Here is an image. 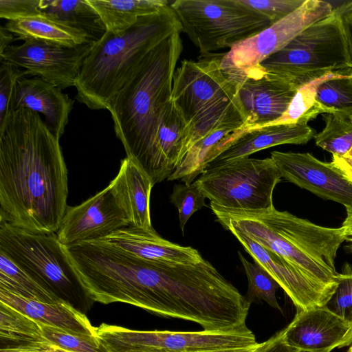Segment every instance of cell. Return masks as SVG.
Here are the masks:
<instances>
[{
	"label": "cell",
	"mask_w": 352,
	"mask_h": 352,
	"mask_svg": "<svg viewBox=\"0 0 352 352\" xmlns=\"http://www.w3.org/2000/svg\"><path fill=\"white\" fill-rule=\"evenodd\" d=\"M346 217L342 223L347 240L352 242V207L346 208Z\"/></svg>",
	"instance_id": "cell-44"
},
{
	"label": "cell",
	"mask_w": 352,
	"mask_h": 352,
	"mask_svg": "<svg viewBox=\"0 0 352 352\" xmlns=\"http://www.w3.org/2000/svg\"><path fill=\"white\" fill-rule=\"evenodd\" d=\"M245 250L263 267L290 298L297 310L324 307L335 288L317 281L280 256L263 247L244 233L228 228Z\"/></svg>",
	"instance_id": "cell-15"
},
{
	"label": "cell",
	"mask_w": 352,
	"mask_h": 352,
	"mask_svg": "<svg viewBox=\"0 0 352 352\" xmlns=\"http://www.w3.org/2000/svg\"><path fill=\"white\" fill-rule=\"evenodd\" d=\"M281 175L271 157H242L206 169L197 179L210 204L263 211L274 208L273 192Z\"/></svg>",
	"instance_id": "cell-8"
},
{
	"label": "cell",
	"mask_w": 352,
	"mask_h": 352,
	"mask_svg": "<svg viewBox=\"0 0 352 352\" xmlns=\"http://www.w3.org/2000/svg\"><path fill=\"white\" fill-rule=\"evenodd\" d=\"M347 352H352V344L351 345V346L349 347V349H348V351Z\"/></svg>",
	"instance_id": "cell-46"
},
{
	"label": "cell",
	"mask_w": 352,
	"mask_h": 352,
	"mask_svg": "<svg viewBox=\"0 0 352 352\" xmlns=\"http://www.w3.org/2000/svg\"><path fill=\"white\" fill-rule=\"evenodd\" d=\"M96 337L104 352H190L247 347L258 342L247 327L226 331L133 330L101 324Z\"/></svg>",
	"instance_id": "cell-10"
},
{
	"label": "cell",
	"mask_w": 352,
	"mask_h": 352,
	"mask_svg": "<svg viewBox=\"0 0 352 352\" xmlns=\"http://www.w3.org/2000/svg\"><path fill=\"white\" fill-rule=\"evenodd\" d=\"M130 225L153 230L150 214V197L155 185L151 177L134 161L126 157L110 182Z\"/></svg>",
	"instance_id": "cell-21"
},
{
	"label": "cell",
	"mask_w": 352,
	"mask_h": 352,
	"mask_svg": "<svg viewBox=\"0 0 352 352\" xmlns=\"http://www.w3.org/2000/svg\"><path fill=\"white\" fill-rule=\"evenodd\" d=\"M4 27L23 41L34 39L67 47L91 41L85 32L43 15L8 21Z\"/></svg>",
	"instance_id": "cell-25"
},
{
	"label": "cell",
	"mask_w": 352,
	"mask_h": 352,
	"mask_svg": "<svg viewBox=\"0 0 352 352\" xmlns=\"http://www.w3.org/2000/svg\"><path fill=\"white\" fill-rule=\"evenodd\" d=\"M325 125L315 135L316 144L331 153L332 156H342L352 147V119L351 115L341 112L322 114Z\"/></svg>",
	"instance_id": "cell-30"
},
{
	"label": "cell",
	"mask_w": 352,
	"mask_h": 352,
	"mask_svg": "<svg viewBox=\"0 0 352 352\" xmlns=\"http://www.w3.org/2000/svg\"><path fill=\"white\" fill-rule=\"evenodd\" d=\"M230 76L237 82L243 127L247 129L270 125L279 119L299 87L258 66Z\"/></svg>",
	"instance_id": "cell-13"
},
{
	"label": "cell",
	"mask_w": 352,
	"mask_h": 352,
	"mask_svg": "<svg viewBox=\"0 0 352 352\" xmlns=\"http://www.w3.org/2000/svg\"><path fill=\"white\" fill-rule=\"evenodd\" d=\"M265 16L273 25L300 8L305 0H239Z\"/></svg>",
	"instance_id": "cell-37"
},
{
	"label": "cell",
	"mask_w": 352,
	"mask_h": 352,
	"mask_svg": "<svg viewBox=\"0 0 352 352\" xmlns=\"http://www.w3.org/2000/svg\"><path fill=\"white\" fill-rule=\"evenodd\" d=\"M182 25L168 6L159 12L139 18L126 30L107 32L85 58L76 78V98L93 110L107 108L148 54Z\"/></svg>",
	"instance_id": "cell-4"
},
{
	"label": "cell",
	"mask_w": 352,
	"mask_h": 352,
	"mask_svg": "<svg viewBox=\"0 0 352 352\" xmlns=\"http://www.w3.org/2000/svg\"><path fill=\"white\" fill-rule=\"evenodd\" d=\"M252 352H300L289 346L284 338V330L276 332L269 339L258 343Z\"/></svg>",
	"instance_id": "cell-40"
},
{
	"label": "cell",
	"mask_w": 352,
	"mask_h": 352,
	"mask_svg": "<svg viewBox=\"0 0 352 352\" xmlns=\"http://www.w3.org/2000/svg\"><path fill=\"white\" fill-rule=\"evenodd\" d=\"M90 242L153 263H190L204 258L196 249L164 239L155 230H148L131 225Z\"/></svg>",
	"instance_id": "cell-18"
},
{
	"label": "cell",
	"mask_w": 352,
	"mask_h": 352,
	"mask_svg": "<svg viewBox=\"0 0 352 352\" xmlns=\"http://www.w3.org/2000/svg\"><path fill=\"white\" fill-rule=\"evenodd\" d=\"M256 344L247 347L228 348L209 351H199L190 352H252L254 348L256 347Z\"/></svg>",
	"instance_id": "cell-45"
},
{
	"label": "cell",
	"mask_w": 352,
	"mask_h": 352,
	"mask_svg": "<svg viewBox=\"0 0 352 352\" xmlns=\"http://www.w3.org/2000/svg\"><path fill=\"white\" fill-rule=\"evenodd\" d=\"M74 104L67 94L39 77L19 79L11 103L12 111L27 109L41 113L47 128L60 140Z\"/></svg>",
	"instance_id": "cell-19"
},
{
	"label": "cell",
	"mask_w": 352,
	"mask_h": 352,
	"mask_svg": "<svg viewBox=\"0 0 352 352\" xmlns=\"http://www.w3.org/2000/svg\"><path fill=\"white\" fill-rule=\"evenodd\" d=\"M210 206L225 229L235 228L320 283L336 288L339 273L335 259L347 240L342 226L323 227L274 207L248 211Z\"/></svg>",
	"instance_id": "cell-3"
},
{
	"label": "cell",
	"mask_w": 352,
	"mask_h": 352,
	"mask_svg": "<svg viewBox=\"0 0 352 352\" xmlns=\"http://www.w3.org/2000/svg\"><path fill=\"white\" fill-rule=\"evenodd\" d=\"M23 41L6 47L0 53V60L22 67L28 75L38 76L60 89L75 86L82 62L94 43L67 47L34 39Z\"/></svg>",
	"instance_id": "cell-12"
},
{
	"label": "cell",
	"mask_w": 352,
	"mask_h": 352,
	"mask_svg": "<svg viewBox=\"0 0 352 352\" xmlns=\"http://www.w3.org/2000/svg\"><path fill=\"white\" fill-rule=\"evenodd\" d=\"M316 100L331 113L352 115V74H338L318 87Z\"/></svg>",
	"instance_id": "cell-32"
},
{
	"label": "cell",
	"mask_w": 352,
	"mask_h": 352,
	"mask_svg": "<svg viewBox=\"0 0 352 352\" xmlns=\"http://www.w3.org/2000/svg\"><path fill=\"white\" fill-rule=\"evenodd\" d=\"M182 49L180 32L160 43L107 108L126 157L138 164L155 184L157 129L163 109L171 100L173 76Z\"/></svg>",
	"instance_id": "cell-2"
},
{
	"label": "cell",
	"mask_w": 352,
	"mask_h": 352,
	"mask_svg": "<svg viewBox=\"0 0 352 352\" xmlns=\"http://www.w3.org/2000/svg\"><path fill=\"white\" fill-rule=\"evenodd\" d=\"M344 36L349 68L352 72V1L336 8Z\"/></svg>",
	"instance_id": "cell-39"
},
{
	"label": "cell",
	"mask_w": 352,
	"mask_h": 352,
	"mask_svg": "<svg viewBox=\"0 0 352 352\" xmlns=\"http://www.w3.org/2000/svg\"><path fill=\"white\" fill-rule=\"evenodd\" d=\"M59 140L38 113L11 112L0 130V221L32 232H57L68 206Z\"/></svg>",
	"instance_id": "cell-1"
},
{
	"label": "cell",
	"mask_w": 352,
	"mask_h": 352,
	"mask_svg": "<svg viewBox=\"0 0 352 352\" xmlns=\"http://www.w3.org/2000/svg\"><path fill=\"white\" fill-rule=\"evenodd\" d=\"M238 256L248 278V289L245 296L247 301L250 305L265 301L283 313L276 296V290L280 287L278 283L258 262L250 263L239 251Z\"/></svg>",
	"instance_id": "cell-31"
},
{
	"label": "cell",
	"mask_w": 352,
	"mask_h": 352,
	"mask_svg": "<svg viewBox=\"0 0 352 352\" xmlns=\"http://www.w3.org/2000/svg\"><path fill=\"white\" fill-rule=\"evenodd\" d=\"M41 10L44 16L85 32L91 41L106 32L87 0H41Z\"/></svg>",
	"instance_id": "cell-26"
},
{
	"label": "cell",
	"mask_w": 352,
	"mask_h": 352,
	"mask_svg": "<svg viewBox=\"0 0 352 352\" xmlns=\"http://www.w3.org/2000/svg\"><path fill=\"white\" fill-rule=\"evenodd\" d=\"M0 352H70L52 344L10 345L1 347Z\"/></svg>",
	"instance_id": "cell-41"
},
{
	"label": "cell",
	"mask_w": 352,
	"mask_h": 352,
	"mask_svg": "<svg viewBox=\"0 0 352 352\" xmlns=\"http://www.w3.org/2000/svg\"><path fill=\"white\" fill-rule=\"evenodd\" d=\"M283 330L286 342L300 351L331 352L352 344V324L324 306L297 310Z\"/></svg>",
	"instance_id": "cell-17"
},
{
	"label": "cell",
	"mask_w": 352,
	"mask_h": 352,
	"mask_svg": "<svg viewBox=\"0 0 352 352\" xmlns=\"http://www.w3.org/2000/svg\"><path fill=\"white\" fill-rule=\"evenodd\" d=\"M270 157L282 178L322 199L352 207V182L331 162H322L309 153L274 151Z\"/></svg>",
	"instance_id": "cell-16"
},
{
	"label": "cell",
	"mask_w": 352,
	"mask_h": 352,
	"mask_svg": "<svg viewBox=\"0 0 352 352\" xmlns=\"http://www.w3.org/2000/svg\"><path fill=\"white\" fill-rule=\"evenodd\" d=\"M351 250H352V245H351Z\"/></svg>",
	"instance_id": "cell-47"
},
{
	"label": "cell",
	"mask_w": 352,
	"mask_h": 352,
	"mask_svg": "<svg viewBox=\"0 0 352 352\" xmlns=\"http://www.w3.org/2000/svg\"><path fill=\"white\" fill-rule=\"evenodd\" d=\"M0 251L59 297L76 293L85 296L56 233L32 232L0 221Z\"/></svg>",
	"instance_id": "cell-9"
},
{
	"label": "cell",
	"mask_w": 352,
	"mask_h": 352,
	"mask_svg": "<svg viewBox=\"0 0 352 352\" xmlns=\"http://www.w3.org/2000/svg\"><path fill=\"white\" fill-rule=\"evenodd\" d=\"M300 352H303V351H300Z\"/></svg>",
	"instance_id": "cell-48"
},
{
	"label": "cell",
	"mask_w": 352,
	"mask_h": 352,
	"mask_svg": "<svg viewBox=\"0 0 352 352\" xmlns=\"http://www.w3.org/2000/svg\"><path fill=\"white\" fill-rule=\"evenodd\" d=\"M339 274L336 287L324 307L352 324V270L346 265Z\"/></svg>",
	"instance_id": "cell-35"
},
{
	"label": "cell",
	"mask_w": 352,
	"mask_h": 352,
	"mask_svg": "<svg viewBox=\"0 0 352 352\" xmlns=\"http://www.w3.org/2000/svg\"><path fill=\"white\" fill-rule=\"evenodd\" d=\"M0 302L45 324L96 337L94 327L85 314L67 300L46 302L30 299L0 287Z\"/></svg>",
	"instance_id": "cell-22"
},
{
	"label": "cell",
	"mask_w": 352,
	"mask_h": 352,
	"mask_svg": "<svg viewBox=\"0 0 352 352\" xmlns=\"http://www.w3.org/2000/svg\"><path fill=\"white\" fill-rule=\"evenodd\" d=\"M352 119V115L351 116ZM333 165L351 182H352V147L342 156H332Z\"/></svg>",
	"instance_id": "cell-42"
},
{
	"label": "cell",
	"mask_w": 352,
	"mask_h": 352,
	"mask_svg": "<svg viewBox=\"0 0 352 352\" xmlns=\"http://www.w3.org/2000/svg\"><path fill=\"white\" fill-rule=\"evenodd\" d=\"M315 135L314 129L308 124H273L246 129L230 146L207 165L206 170L249 157L270 147L281 144H304Z\"/></svg>",
	"instance_id": "cell-20"
},
{
	"label": "cell",
	"mask_w": 352,
	"mask_h": 352,
	"mask_svg": "<svg viewBox=\"0 0 352 352\" xmlns=\"http://www.w3.org/2000/svg\"><path fill=\"white\" fill-rule=\"evenodd\" d=\"M14 40V34L7 30L5 27H0V53L11 45Z\"/></svg>",
	"instance_id": "cell-43"
},
{
	"label": "cell",
	"mask_w": 352,
	"mask_h": 352,
	"mask_svg": "<svg viewBox=\"0 0 352 352\" xmlns=\"http://www.w3.org/2000/svg\"><path fill=\"white\" fill-rule=\"evenodd\" d=\"M27 75L25 69L0 60V130L12 112L11 103L16 82Z\"/></svg>",
	"instance_id": "cell-36"
},
{
	"label": "cell",
	"mask_w": 352,
	"mask_h": 352,
	"mask_svg": "<svg viewBox=\"0 0 352 352\" xmlns=\"http://www.w3.org/2000/svg\"><path fill=\"white\" fill-rule=\"evenodd\" d=\"M336 74H338L329 73L300 86L284 114L270 125L308 124L310 120L316 118L319 114L331 113L328 109L316 100V93L318 86L322 82Z\"/></svg>",
	"instance_id": "cell-29"
},
{
	"label": "cell",
	"mask_w": 352,
	"mask_h": 352,
	"mask_svg": "<svg viewBox=\"0 0 352 352\" xmlns=\"http://www.w3.org/2000/svg\"><path fill=\"white\" fill-rule=\"evenodd\" d=\"M0 337L12 345L52 344L43 336L38 321L1 302Z\"/></svg>",
	"instance_id": "cell-27"
},
{
	"label": "cell",
	"mask_w": 352,
	"mask_h": 352,
	"mask_svg": "<svg viewBox=\"0 0 352 352\" xmlns=\"http://www.w3.org/2000/svg\"><path fill=\"white\" fill-rule=\"evenodd\" d=\"M223 56L183 60L175 71L171 100L188 127V151L217 130L244 126L237 82L223 69Z\"/></svg>",
	"instance_id": "cell-5"
},
{
	"label": "cell",
	"mask_w": 352,
	"mask_h": 352,
	"mask_svg": "<svg viewBox=\"0 0 352 352\" xmlns=\"http://www.w3.org/2000/svg\"><path fill=\"white\" fill-rule=\"evenodd\" d=\"M206 199L197 180L190 184H179L173 186L170 199L177 210L179 228L183 234L184 227L190 217L206 206Z\"/></svg>",
	"instance_id": "cell-34"
},
{
	"label": "cell",
	"mask_w": 352,
	"mask_h": 352,
	"mask_svg": "<svg viewBox=\"0 0 352 352\" xmlns=\"http://www.w3.org/2000/svg\"><path fill=\"white\" fill-rule=\"evenodd\" d=\"M0 287L24 297L46 302L61 299L0 251Z\"/></svg>",
	"instance_id": "cell-28"
},
{
	"label": "cell",
	"mask_w": 352,
	"mask_h": 352,
	"mask_svg": "<svg viewBox=\"0 0 352 352\" xmlns=\"http://www.w3.org/2000/svg\"><path fill=\"white\" fill-rule=\"evenodd\" d=\"M41 0H0V17L14 21L43 15Z\"/></svg>",
	"instance_id": "cell-38"
},
{
	"label": "cell",
	"mask_w": 352,
	"mask_h": 352,
	"mask_svg": "<svg viewBox=\"0 0 352 352\" xmlns=\"http://www.w3.org/2000/svg\"><path fill=\"white\" fill-rule=\"evenodd\" d=\"M170 6L203 56L230 50L272 25L239 0H177Z\"/></svg>",
	"instance_id": "cell-7"
},
{
	"label": "cell",
	"mask_w": 352,
	"mask_h": 352,
	"mask_svg": "<svg viewBox=\"0 0 352 352\" xmlns=\"http://www.w3.org/2000/svg\"><path fill=\"white\" fill-rule=\"evenodd\" d=\"M245 129L244 127L236 130L219 129L197 142L186 152L167 179L192 184L199 175L205 171L207 165L230 146Z\"/></svg>",
	"instance_id": "cell-23"
},
{
	"label": "cell",
	"mask_w": 352,
	"mask_h": 352,
	"mask_svg": "<svg viewBox=\"0 0 352 352\" xmlns=\"http://www.w3.org/2000/svg\"><path fill=\"white\" fill-rule=\"evenodd\" d=\"M107 32L120 33L140 17L159 12L170 6L166 0H87Z\"/></svg>",
	"instance_id": "cell-24"
},
{
	"label": "cell",
	"mask_w": 352,
	"mask_h": 352,
	"mask_svg": "<svg viewBox=\"0 0 352 352\" xmlns=\"http://www.w3.org/2000/svg\"><path fill=\"white\" fill-rule=\"evenodd\" d=\"M258 66L298 87L329 73L352 74L336 8Z\"/></svg>",
	"instance_id": "cell-6"
},
{
	"label": "cell",
	"mask_w": 352,
	"mask_h": 352,
	"mask_svg": "<svg viewBox=\"0 0 352 352\" xmlns=\"http://www.w3.org/2000/svg\"><path fill=\"white\" fill-rule=\"evenodd\" d=\"M333 10L329 2L305 0L284 19L233 46L222 57L223 69L233 75L258 66L308 27L329 15Z\"/></svg>",
	"instance_id": "cell-11"
},
{
	"label": "cell",
	"mask_w": 352,
	"mask_h": 352,
	"mask_svg": "<svg viewBox=\"0 0 352 352\" xmlns=\"http://www.w3.org/2000/svg\"><path fill=\"white\" fill-rule=\"evenodd\" d=\"M130 226L109 184L75 206H67L56 232L63 245L90 242Z\"/></svg>",
	"instance_id": "cell-14"
},
{
	"label": "cell",
	"mask_w": 352,
	"mask_h": 352,
	"mask_svg": "<svg viewBox=\"0 0 352 352\" xmlns=\"http://www.w3.org/2000/svg\"><path fill=\"white\" fill-rule=\"evenodd\" d=\"M40 325L45 339L63 349L70 352H104L97 337L41 322Z\"/></svg>",
	"instance_id": "cell-33"
}]
</instances>
